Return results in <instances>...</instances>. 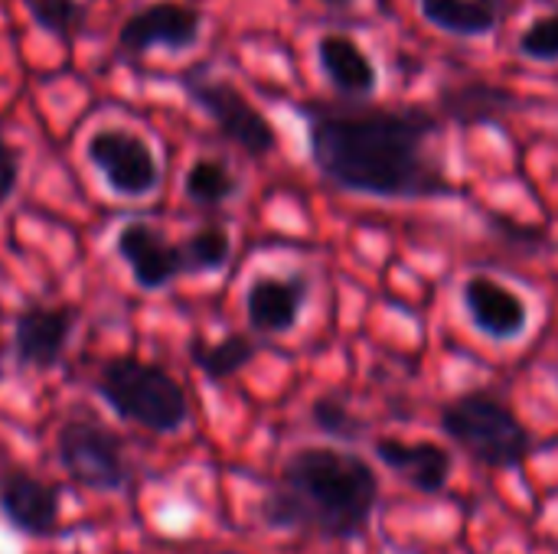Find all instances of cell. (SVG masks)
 <instances>
[{
    "mask_svg": "<svg viewBox=\"0 0 558 554\" xmlns=\"http://www.w3.org/2000/svg\"><path fill=\"white\" fill-rule=\"evenodd\" d=\"M438 121L422 108H311L307 140L317 170L340 189L379 199L445 196L448 180L428 150Z\"/></svg>",
    "mask_w": 558,
    "mask_h": 554,
    "instance_id": "obj_1",
    "label": "cell"
},
{
    "mask_svg": "<svg viewBox=\"0 0 558 554\" xmlns=\"http://www.w3.org/2000/svg\"><path fill=\"white\" fill-rule=\"evenodd\" d=\"M376 500L379 483L366 460L333 447H307L288 460L281 490L268 503V522L353 539L366 529Z\"/></svg>",
    "mask_w": 558,
    "mask_h": 554,
    "instance_id": "obj_2",
    "label": "cell"
},
{
    "mask_svg": "<svg viewBox=\"0 0 558 554\" xmlns=\"http://www.w3.org/2000/svg\"><path fill=\"white\" fill-rule=\"evenodd\" d=\"M101 398L128 421L147 431H177L186 421L183 389L160 369L141 359H111L98 379Z\"/></svg>",
    "mask_w": 558,
    "mask_h": 554,
    "instance_id": "obj_3",
    "label": "cell"
},
{
    "mask_svg": "<svg viewBox=\"0 0 558 554\" xmlns=\"http://www.w3.org/2000/svg\"><path fill=\"white\" fill-rule=\"evenodd\" d=\"M445 434L461 444L474 460L487 467H520L530 457V434L520 418L497 398L471 392L445 405L441 411Z\"/></svg>",
    "mask_w": 558,
    "mask_h": 554,
    "instance_id": "obj_4",
    "label": "cell"
},
{
    "mask_svg": "<svg viewBox=\"0 0 558 554\" xmlns=\"http://www.w3.org/2000/svg\"><path fill=\"white\" fill-rule=\"evenodd\" d=\"M186 91L190 98L216 121V127L245 153L252 157H265L275 150V131L265 121V114L226 78L206 75V72H193L186 78Z\"/></svg>",
    "mask_w": 558,
    "mask_h": 554,
    "instance_id": "obj_5",
    "label": "cell"
},
{
    "mask_svg": "<svg viewBox=\"0 0 558 554\" xmlns=\"http://www.w3.org/2000/svg\"><path fill=\"white\" fill-rule=\"evenodd\" d=\"M88 160L105 180V186L128 199H141L160 183V167L147 140L121 127L95 131L88 140Z\"/></svg>",
    "mask_w": 558,
    "mask_h": 554,
    "instance_id": "obj_6",
    "label": "cell"
},
{
    "mask_svg": "<svg viewBox=\"0 0 558 554\" xmlns=\"http://www.w3.org/2000/svg\"><path fill=\"white\" fill-rule=\"evenodd\" d=\"M59 460L69 477L88 490H118L124 483L121 447L108 431L95 424H65L59 434Z\"/></svg>",
    "mask_w": 558,
    "mask_h": 554,
    "instance_id": "obj_7",
    "label": "cell"
},
{
    "mask_svg": "<svg viewBox=\"0 0 558 554\" xmlns=\"http://www.w3.org/2000/svg\"><path fill=\"white\" fill-rule=\"evenodd\" d=\"M199 39V13L177 0H160L147 10H137L121 26V46L128 52L147 49H190Z\"/></svg>",
    "mask_w": 558,
    "mask_h": 554,
    "instance_id": "obj_8",
    "label": "cell"
},
{
    "mask_svg": "<svg viewBox=\"0 0 558 554\" xmlns=\"http://www.w3.org/2000/svg\"><path fill=\"white\" fill-rule=\"evenodd\" d=\"M461 297H464V307H468V317L474 320V327L497 343H510V340L523 336L530 327L526 300L517 291H510L507 284H500L497 278H487V274L468 278L461 287Z\"/></svg>",
    "mask_w": 558,
    "mask_h": 554,
    "instance_id": "obj_9",
    "label": "cell"
},
{
    "mask_svg": "<svg viewBox=\"0 0 558 554\" xmlns=\"http://www.w3.org/2000/svg\"><path fill=\"white\" fill-rule=\"evenodd\" d=\"M118 255L144 291H160L183 271V251L144 222H128L118 232Z\"/></svg>",
    "mask_w": 558,
    "mask_h": 554,
    "instance_id": "obj_10",
    "label": "cell"
},
{
    "mask_svg": "<svg viewBox=\"0 0 558 554\" xmlns=\"http://www.w3.org/2000/svg\"><path fill=\"white\" fill-rule=\"evenodd\" d=\"M72 333V313L62 307H29L16 317L13 327V346L16 359L29 369H49Z\"/></svg>",
    "mask_w": 558,
    "mask_h": 554,
    "instance_id": "obj_11",
    "label": "cell"
},
{
    "mask_svg": "<svg viewBox=\"0 0 558 554\" xmlns=\"http://www.w3.org/2000/svg\"><path fill=\"white\" fill-rule=\"evenodd\" d=\"M376 457L402 477L412 490L418 493H441L448 477H451V457L438 444H405L396 438H379L376 441Z\"/></svg>",
    "mask_w": 558,
    "mask_h": 554,
    "instance_id": "obj_12",
    "label": "cell"
},
{
    "mask_svg": "<svg viewBox=\"0 0 558 554\" xmlns=\"http://www.w3.org/2000/svg\"><path fill=\"white\" fill-rule=\"evenodd\" d=\"M307 284L301 278H258L245 294L248 323L262 333H288L304 307Z\"/></svg>",
    "mask_w": 558,
    "mask_h": 554,
    "instance_id": "obj_13",
    "label": "cell"
},
{
    "mask_svg": "<svg viewBox=\"0 0 558 554\" xmlns=\"http://www.w3.org/2000/svg\"><path fill=\"white\" fill-rule=\"evenodd\" d=\"M317 59L330 85L350 98H366L379 85L376 65L350 36H324L317 42Z\"/></svg>",
    "mask_w": 558,
    "mask_h": 554,
    "instance_id": "obj_14",
    "label": "cell"
},
{
    "mask_svg": "<svg viewBox=\"0 0 558 554\" xmlns=\"http://www.w3.org/2000/svg\"><path fill=\"white\" fill-rule=\"evenodd\" d=\"M3 509L13 519V526H20L29 535H49L56 529V516H59L56 490L26 473H13L7 480Z\"/></svg>",
    "mask_w": 558,
    "mask_h": 554,
    "instance_id": "obj_15",
    "label": "cell"
},
{
    "mask_svg": "<svg viewBox=\"0 0 558 554\" xmlns=\"http://www.w3.org/2000/svg\"><path fill=\"white\" fill-rule=\"evenodd\" d=\"M441 104L461 124H490L504 118L517 104V98L494 82H464V85L445 88Z\"/></svg>",
    "mask_w": 558,
    "mask_h": 554,
    "instance_id": "obj_16",
    "label": "cell"
},
{
    "mask_svg": "<svg viewBox=\"0 0 558 554\" xmlns=\"http://www.w3.org/2000/svg\"><path fill=\"white\" fill-rule=\"evenodd\" d=\"M422 16L454 36H487L497 26V7L490 0H418Z\"/></svg>",
    "mask_w": 558,
    "mask_h": 554,
    "instance_id": "obj_17",
    "label": "cell"
},
{
    "mask_svg": "<svg viewBox=\"0 0 558 554\" xmlns=\"http://www.w3.org/2000/svg\"><path fill=\"white\" fill-rule=\"evenodd\" d=\"M193 359L196 366L209 376V379H229L235 372H242L252 359H255V343L248 336H226L222 343L193 346Z\"/></svg>",
    "mask_w": 558,
    "mask_h": 554,
    "instance_id": "obj_18",
    "label": "cell"
},
{
    "mask_svg": "<svg viewBox=\"0 0 558 554\" xmlns=\"http://www.w3.org/2000/svg\"><path fill=\"white\" fill-rule=\"evenodd\" d=\"M183 189L196 206L213 209L235 196V176L229 173V167H222L216 160H196L183 180Z\"/></svg>",
    "mask_w": 558,
    "mask_h": 554,
    "instance_id": "obj_19",
    "label": "cell"
},
{
    "mask_svg": "<svg viewBox=\"0 0 558 554\" xmlns=\"http://www.w3.org/2000/svg\"><path fill=\"white\" fill-rule=\"evenodd\" d=\"M183 251V271H196V274H209V271H219L229 255H232V242H229V232L219 229V225H203L196 229L186 245L180 248Z\"/></svg>",
    "mask_w": 558,
    "mask_h": 554,
    "instance_id": "obj_20",
    "label": "cell"
},
{
    "mask_svg": "<svg viewBox=\"0 0 558 554\" xmlns=\"http://www.w3.org/2000/svg\"><path fill=\"white\" fill-rule=\"evenodd\" d=\"M26 3H29L33 20L59 39L78 36L85 26V3L82 0H26Z\"/></svg>",
    "mask_w": 558,
    "mask_h": 554,
    "instance_id": "obj_21",
    "label": "cell"
},
{
    "mask_svg": "<svg viewBox=\"0 0 558 554\" xmlns=\"http://www.w3.org/2000/svg\"><path fill=\"white\" fill-rule=\"evenodd\" d=\"M520 52L536 62H556L558 59V13L533 20L520 33Z\"/></svg>",
    "mask_w": 558,
    "mask_h": 554,
    "instance_id": "obj_22",
    "label": "cell"
},
{
    "mask_svg": "<svg viewBox=\"0 0 558 554\" xmlns=\"http://www.w3.org/2000/svg\"><path fill=\"white\" fill-rule=\"evenodd\" d=\"M314 421L320 431H327L333 438H356V431H360V421L337 398H317L314 402Z\"/></svg>",
    "mask_w": 558,
    "mask_h": 554,
    "instance_id": "obj_23",
    "label": "cell"
},
{
    "mask_svg": "<svg viewBox=\"0 0 558 554\" xmlns=\"http://www.w3.org/2000/svg\"><path fill=\"white\" fill-rule=\"evenodd\" d=\"M16 176H20L16 153H13V147L3 140V134H0V206L10 199V193H13V186H16Z\"/></svg>",
    "mask_w": 558,
    "mask_h": 554,
    "instance_id": "obj_24",
    "label": "cell"
},
{
    "mask_svg": "<svg viewBox=\"0 0 558 554\" xmlns=\"http://www.w3.org/2000/svg\"><path fill=\"white\" fill-rule=\"evenodd\" d=\"M324 7H333V10H347V7H353L356 0H320Z\"/></svg>",
    "mask_w": 558,
    "mask_h": 554,
    "instance_id": "obj_25",
    "label": "cell"
}]
</instances>
